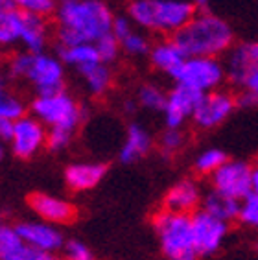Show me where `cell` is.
Wrapping results in <instances>:
<instances>
[{"instance_id":"cell-1","label":"cell","mask_w":258,"mask_h":260,"mask_svg":"<svg viewBox=\"0 0 258 260\" xmlns=\"http://www.w3.org/2000/svg\"><path fill=\"white\" fill-rule=\"evenodd\" d=\"M54 15L57 46H74L111 34L116 13L105 0H57Z\"/></svg>"},{"instance_id":"cell-2","label":"cell","mask_w":258,"mask_h":260,"mask_svg":"<svg viewBox=\"0 0 258 260\" xmlns=\"http://www.w3.org/2000/svg\"><path fill=\"white\" fill-rule=\"evenodd\" d=\"M174 41L186 57H223L236 43V34L227 19L210 10H198Z\"/></svg>"},{"instance_id":"cell-3","label":"cell","mask_w":258,"mask_h":260,"mask_svg":"<svg viewBox=\"0 0 258 260\" xmlns=\"http://www.w3.org/2000/svg\"><path fill=\"white\" fill-rule=\"evenodd\" d=\"M198 13L194 0H131L127 15L139 30L174 37Z\"/></svg>"},{"instance_id":"cell-4","label":"cell","mask_w":258,"mask_h":260,"mask_svg":"<svg viewBox=\"0 0 258 260\" xmlns=\"http://www.w3.org/2000/svg\"><path fill=\"white\" fill-rule=\"evenodd\" d=\"M153 231L159 240L164 260H199L194 244L192 216L175 214L170 210H159L153 214Z\"/></svg>"},{"instance_id":"cell-5","label":"cell","mask_w":258,"mask_h":260,"mask_svg":"<svg viewBox=\"0 0 258 260\" xmlns=\"http://www.w3.org/2000/svg\"><path fill=\"white\" fill-rule=\"evenodd\" d=\"M30 115L41 120L48 129H64L76 133L85 118V109L67 90L54 94H35L30 104Z\"/></svg>"},{"instance_id":"cell-6","label":"cell","mask_w":258,"mask_h":260,"mask_svg":"<svg viewBox=\"0 0 258 260\" xmlns=\"http://www.w3.org/2000/svg\"><path fill=\"white\" fill-rule=\"evenodd\" d=\"M172 80L174 83H183L201 94H207L221 89L227 81V74L221 57H186Z\"/></svg>"},{"instance_id":"cell-7","label":"cell","mask_w":258,"mask_h":260,"mask_svg":"<svg viewBox=\"0 0 258 260\" xmlns=\"http://www.w3.org/2000/svg\"><path fill=\"white\" fill-rule=\"evenodd\" d=\"M238 107V98L227 89H216L199 98L192 115V124L201 131L216 129L233 116Z\"/></svg>"},{"instance_id":"cell-8","label":"cell","mask_w":258,"mask_h":260,"mask_svg":"<svg viewBox=\"0 0 258 260\" xmlns=\"http://www.w3.org/2000/svg\"><path fill=\"white\" fill-rule=\"evenodd\" d=\"M253 170L247 160L227 159L218 170L210 175V188L242 201L253 192Z\"/></svg>"},{"instance_id":"cell-9","label":"cell","mask_w":258,"mask_h":260,"mask_svg":"<svg viewBox=\"0 0 258 260\" xmlns=\"http://www.w3.org/2000/svg\"><path fill=\"white\" fill-rule=\"evenodd\" d=\"M64 78H67L64 63L59 59V55L48 52L31 55L26 81L34 87L37 94H54L64 90Z\"/></svg>"},{"instance_id":"cell-10","label":"cell","mask_w":258,"mask_h":260,"mask_svg":"<svg viewBox=\"0 0 258 260\" xmlns=\"http://www.w3.org/2000/svg\"><path fill=\"white\" fill-rule=\"evenodd\" d=\"M192 233L196 249L199 256L205 258V256L216 255L221 249V245L225 244L231 233V223L199 209L192 214Z\"/></svg>"},{"instance_id":"cell-11","label":"cell","mask_w":258,"mask_h":260,"mask_svg":"<svg viewBox=\"0 0 258 260\" xmlns=\"http://www.w3.org/2000/svg\"><path fill=\"white\" fill-rule=\"evenodd\" d=\"M46 139H48V127L34 115H24L13 122L10 139L11 151L19 159H31L43 148H46Z\"/></svg>"},{"instance_id":"cell-12","label":"cell","mask_w":258,"mask_h":260,"mask_svg":"<svg viewBox=\"0 0 258 260\" xmlns=\"http://www.w3.org/2000/svg\"><path fill=\"white\" fill-rule=\"evenodd\" d=\"M227 81L233 87L243 89L247 78L258 67V41H240L221 57Z\"/></svg>"},{"instance_id":"cell-13","label":"cell","mask_w":258,"mask_h":260,"mask_svg":"<svg viewBox=\"0 0 258 260\" xmlns=\"http://www.w3.org/2000/svg\"><path fill=\"white\" fill-rule=\"evenodd\" d=\"M201 96H203L201 92L183 83H174V87L168 90V98L163 111L164 125L174 129H183V125L192 120V115Z\"/></svg>"},{"instance_id":"cell-14","label":"cell","mask_w":258,"mask_h":260,"mask_svg":"<svg viewBox=\"0 0 258 260\" xmlns=\"http://www.w3.org/2000/svg\"><path fill=\"white\" fill-rule=\"evenodd\" d=\"M15 227L22 240L39 253H59L67 242L59 225L48 221H20Z\"/></svg>"},{"instance_id":"cell-15","label":"cell","mask_w":258,"mask_h":260,"mask_svg":"<svg viewBox=\"0 0 258 260\" xmlns=\"http://www.w3.org/2000/svg\"><path fill=\"white\" fill-rule=\"evenodd\" d=\"M203 194L205 192L198 181L192 177H184L168 188L163 200V209L175 212V214L192 216L196 210L201 209Z\"/></svg>"},{"instance_id":"cell-16","label":"cell","mask_w":258,"mask_h":260,"mask_svg":"<svg viewBox=\"0 0 258 260\" xmlns=\"http://www.w3.org/2000/svg\"><path fill=\"white\" fill-rule=\"evenodd\" d=\"M28 205L39 216L43 221L54 223V225H64L76 220L78 209L72 201L64 200L61 196L45 194V192H35L28 198Z\"/></svg>"},{"instance_id":"cell-17","label":"cell","mask_w":258,"mask_h":260,"mask_svg":"<svg viewBox=\"0 0 258 260\" xmlns=\"http://www.w3.org/2000/svg\"><path fill=\"white\" fill-rule=\"evenodd\" d=\"M153 150V135L146 125L131 122L125 131V139L118 150V160L122 165H135Z\"/></svg>"},{"instance_id":"cell-18","label":"cell","mask_w":258,"mask_h":260,"mask_svg":"<svg viewBox=\"0 0 258 260\" xmlns=\"http://www.w3.org/2000/svg\"><path fill=\"white\" fill-rule=\"evenodd\" d=\"M107 174V165L98 160H87V162H72L64 170V183L70 190L87 192L102 183Z\"/></svg>"},{"instance_id":"cell-19","label":"cell","mask_w":258,"mask_h":260,"mask_svg":"<svg viewBox=\"0 0 258 260\" xmlns=\"http://www.w3.org/2000/svg\"><path fill=\"white\" fill-rule=\"evenodd\" d=\"M148 59L149 65L153 67L157 72L174 78L175 72L183 65V61L186 59V55L179 48L174 37H163V39L153 43V46H151V50L148 54Z\"/></svg>"},{"instance_id":"cell-20","label":"cell","mask_w":258,"mask_h":260,"mask_svg":"<svg viewBox=\"0 0 258 260\" xmlns=\"http://www.w3.org/2000/svg\"><path fill=\"white\" fill-rule=\"evenodd\" d=\"M48 43L50 24L46 17L22 13V34H20L22 50L31 52V54H41V52H46Z\"/></svg>"},{"instance_id":"cell-21","label":"cell","mask_w":258,"mask_h":260,"mask_svg":"<svg viewBox=\"0 0 258 260\" xmlns=\"http://www.w3.org/2000/svg\"><path fill=\"white\" fill-rule=\"evenodd\" d=\"M0 260H39V251L22 240L15 225L0 221Z\"/></svg>"},{"instance_id":"cell-22","label":"cell","mask_w":258,"mask_h":260,"mask_svg":"<svg viewBox=\"0 0 258 260\" xmlns=\"http://www.w3.org/2000/svg\"><path fill=\"white\" fill-rule=\"evenodd\" d=\"M78 74H80L85 90L94 98H102L113 89V70H111V65H105L102 61L78 70Z\"/></svg>"},{"instance_id":"cell-23","label":"cell","mask_w":258,"mask_h":260,"mask_svg":"<svg viewBox=\"0 0 258 260\" xmlns=\"http://www.w3.org/2000/svg\"><path fill=\"white\" fill-rule=\"evenodd\" d=\"M201 209L209 214L216 216L219 220L223 221H236L238 220V212H240V201L233 200L229 196L221 194V192L214 190H207L203 194V201H201Z\"/></svg>"},{"instance_id":"cell-24","label":"cell","mask_w":258,"mask_h":260,"mask_svg":"<svg viewBox=\"0 0 258 260\" xmlns=\"http://www.w3.org/2000/svg\"><path fill=\"white\" fill-rule=\"evenodd\" d=\"M57 55L64 63V67H74L76 70H81L85 67L100 61L94 43H83V45L74 46H57Z\"/></svg>"},{"instance_id":"cell-25","label":"cell","mask_w":258,"mask_h":260,"mask_svg":"<svg viewBox=\"0 0 258 260\" xmlns=\"http://www.w3.org/2000/svg\"><path fill=\"white\" fill-rule=\"evenodd\" d=\"M22 34V11L10 8L0 11V50L20 45Z\"/></svg>"},{"instance_id":"cell-26","label":"cell","mask_w":258,"mask_h":260,"mask_svg":"<svg viewBox=\"0 0 258 260\" xmlns=\"http://www.w3.org/2000/svg\"><path fill=\"white\" fill-rule=\"evenodd\" d=\"M24 115H26V104L22 102V98H19V96L13 94L8 89V78L0 70V116L15 122Z\"/></svg>"},{"instance_id":"cell-27","label":"cell","mask_w":258,"mask_h":260,"mask_svg":"<svg viewBox=\"0 0 258 260\" xmlns=\"http://www.w3.org/2000/svg\"><path fill=\"white\" fill-rule=\"evenodd\" d=\"M168 92L157 83H142L137 90V104L149 113H163Z\"/></svg>"},{"instance_id":"cell-28","label":"cell","mask_w":258,"mask_h":260,"mask_svg":"<svg viewBox=\"0 0 258 260\" xmlns=\"http://www.w3.org/2000/svg\"><path fill=\"white\" fill-rule=\"evenodd\" d=\"M227 153L221 148H205L194 159V170L199 175H212L227 160Z\"/></svg>"},{"instance_id":"cell-29","label":"cell","mask_w":258,"mask_h":260,"mask_svg":"<svg viewBox=\"0 0 258 260\" xmlns=\"http://www.w3.org/2000/svg\"><path fill=\"white\" fill-rule=\"evenodd\" d=\"M120 45H122V52L127 57H148L153 43L148 37V34L135 28L131 34L125 35L124 39L120 41Z\"/></svg>"},{"instance_id":"cell-30","label":"cell","mask_w":258,"mask_h":260,"mask_svg":"<svg viewBox=\"0 0 258 260\" xmlns=\"http://www.w3.org/2000/svg\"><path fill=\"white\" fill-rule=\"evenodd\" d=\"M31 55H34L31 52H26V50L11 54L6 59V65H4L6 78L13 81H26L28 69H30V63H31Z\"/></svg>"},{"instance_id":"cell-31","label":"cell","mask_w":258,"mask_h":260,"mask_svg":"<svg viewBox=\"0 0 258 260\" xmlns=\"http://www.w3.org/2000/svg\"><path fill=\"white\" fill-rule=\"evenodd\" d=\"M184 144H186V135H184L183 129H174V127H166V129L160 133L159 139V150L160 155L164 159H172L183 150Z\"/></svg>"},{"instance_id":"cell-32","label":"cell","mask_w":258,"mask_h":260,"mask_svg":"<svg viewBox=\"0 0 258 260\" xmlns=\"http://www.w3.org/2000/svg\"><path fill=\"white\" fill-rule=\"evenodd\" d=\"M236 221L245 229L258 233V194L251 192L240 201V212Z\"/></svg>"},{"instance_id":"cell-33","label":"cell","mask_w":258,"mask_h":260,"mask_svg":"<svg viewBox=\"0 0 258 260\" xmlns=\"http://www.w3.org/2000/svg\"><path fill=\"white\" fill-rule=\"evenodd\" d=\"M94 46L96 50H98L100 61L105 63V65H113L114 61L120 57V54H122V45H120V41L113 34L104 35L102 39L96 41Z\"/></svg>"},{"instance_id":"cell-34","label":"cell","mask_w":258,"mask_h":260,"mask_svg":"<svg viewBox=\"0 0 258 260\" xmlns=\"http://www.w3.org/2000/svg\"><path fill=\"white\" fill-rule=\"evenodd\" d=\"M13 8L22 13H34V15L50 17L55 13L57 0H11Z\"/></svg>"},{"instance_id":"cell-35","label":"cell","mask_w":258,"mask_h":260,"mask_svg":"<svg viewBox=\"0 0 258 260\" xmlns=\"http://www.w3.org/2000/svg\"><path fill=\"white\" fill-rule=\"evenodd\" d=\"M238 107H256L258 105V67L247 78L238 96Z\"/></svg>"},{"instance_id":"cell-36","label":"cell","mask_w":258,"mask_h":260,"mask_svg":"<svg viewBox=\"0 0 258 260\" xmlns=\"http://www.w3.org/2000/svg\"><path fill=\"white\" fill-rule=\"evenodd\" d=\"M61 251H63L64 260H96L94 253H92L89 245L81 240H76V238L64 242Z\"/></svg>"},{"instance_id":"cell-37","label":"cell","mask_w":258,"mask_h":260,"mask_svg":"<svg viewBox=\"0 0 258 260\" xmlns=\"http://www.w3.org/2000/svg\"><path fill=\"white\" fill-rule=\"evenodd\" d=\"M74 139V133L64 129H48V139H46V148L54 153H59V151H64L70 146Z\"/></svg>"},{"instance_id":"cell-38","label":"cell","mask_w":258,"mask_h":260,"mask_svg":"<svg viewBox=\"0 0 258 260\" xmlns=\"http://www.w3.org/2000/svg\"><path fill=\"white\" fill-rule=\"evenodd\" d=\"M135 28H137V26H135L133 20L129 19L127 13H124V15H114L113 28H111V34H113L118 41H122V39L125 37V35L131 34V31H133Z\"/></svg>"},{"instance_id":"cell-39","label":"cell","mask_w":258,"mask_h":260,"mask_svg":"<svg viewBox=\"0 0 258 260\" xmlns=\"http://www.w3.org/2000/svg\"><path fill=\"white\" fill-rule=\"evenodd\" d=\"M11 131H13V120L0 116V142H6V140L10 142Z\"/></svg>"},{"instance_id":"cell-40","label":"cell","mask_w":258,"mask_h":260,"mask_svg":"<svg viewBox=\"0 0 258 260\" xmlns=\"http://www.w3.org/2000/svg\"><path fill=\"white\" fill-rule=\"evenodd\" d=\"M139 104H137V98L135 100H124V113L125 115H133L135 111H137Z\"/></svg>"},{"instance_id":"cell-41","label":"cell","mask_w":258,"mask_h":260,"mask_svg":"<svg viewBox=\"0 0 258 260\" xmlns=\"http://www.w3.org/2000/svg\"><path fill=\"white\" fill-rule=\"evenodd\" d=\"M39 260H64V256L57 253H39Z\"/></svg>"},{"instance_id":"cell-42","label":"cell","mask_w":258,"mask_h":260,"mask_svg":"<svg viewBox=\"0 0 258 260\" xmlns=\"http://www.w3.org/2000/svg\"><path fill=\"white\" fill-rule=\"evenodd\" d=\"M253 192L258 194V166H254L253 170Z\"/></svg>"},{"instance_id":"cell-43","label":"cell","mask_w":258,"mask_h":260,"mask_svg":"<svg viewBox=\"0 0 258 260\" xmlns=\"http://www.w3.org/2000/svg\"><path fill=\"white\" fill-rule=\"evenodd\" d=\"M194 4L198 6V10H207L210 4V0H194Z\"/></svg>"},{"instance_id":"cell-44","label":"cell","mask_w":258,"mask_h":260,"mask_svg":"<svg viewBox=\"0 0 258 260\" xmlns=\"http://www.w3.org/2000/svg\"><path fill=\"white\" fill-rule=\"evenodd\" d=\"M10 8H13L11 0H0V11H2V10H10Z\"/></svg>"},{"instance_id":"cell-45","label":"cell","mask_w":258,"mask_h":260,"mask_svg":"<svg viewBox=\"0 0 258 260\" xmlns=\"http://www.w3.org/2000/svg\"><path fill=\"white\" fill-rule=\"evenodd\" d=\"M6 65V59H4V54H2V50H0V70H2V67Z\"/></svg>"},{"instance_id":"cell-46","label":"cell","mask_w":258,"mask_h":260,"mask_svg":"<svg viewBox=\"0 0 258 260\" xmlns=\"http://www.w3.org/2000/svg\"><path fill=\"white\" fill-rule=\"evenodd\" d=\"M4 153H6V150H4V146H2V142H0V160L4 159Z\"/></svg>"},{"instance_id":"cell-47","label":"cell","mask_w":258,"mask_h":260,"mask_svg":"<svg viewBox=\"0 0 258 260\" xmlns=\"http://www.w3.org/2000/svg\"><path fill=\"white\" fill-rule=\"evenodd\" d=\"M256 166H258V157H256Z\"/></svg>"},{"instance_id":"cell-48","label":"cell","mask_w":258,"mask_h":260,"mask_svg":"<svg viewBox=\"0 0 258 260\" xmlns=\"http://www.w3.org/2000/svg\"><path fill=\"white\" fill-rule=\"evenodd\" d=\"M256 249H258V242H256Z\"/></svg>"}]
</instances>
